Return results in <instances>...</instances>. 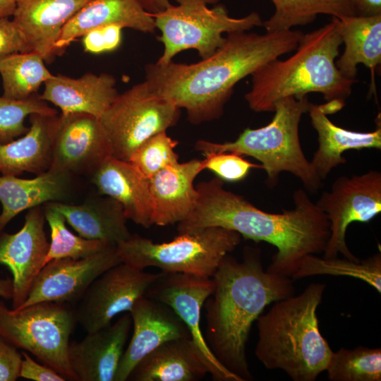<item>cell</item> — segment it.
Returning <instances> with one entry per match:
<instances>
[{
	"mask_svg": "<svg viewBox=\"0 0 381 381\" xmlns=\"http://www.w3.org/2000/svg\"><path fill=\"white\" fill-rule=\"evenodd\" d=\"M190 214L178 223L179 234L219 226L277 248L267 270L291 277L307 255L323 252L330 231L325 214L302 188L293 193L294 208L282 213L262 211L243 196L224 188L217 177L199 183Z\"/></svg>",
	"mask_w": 381,
	"mask_h": 381,
	"instance_id": "6da1fadb",
	"label": "cell"
},
{
	"mask_svg": "<svg viewBox=\"0 0 381 381\" xmlns=\"http://www.w3.org/2000/svg\"><path fill=\"white\" fill-rule=\"evenodd\" d=\"M303 35L292 30L232 32L214 54L197 63L146 64L145 80L155 92L185 109L190 123L210 121L222 116L236 83L295 50Z\"/></svg>",
	"mask_w": 381,
	"mask_h": 381,
	"instance_id": "7a4b0ae2",
	"label": "cell"
},
{
	"mask_svg": "<svg viewBox=\"0 0 381 381\" xmlns=\"http://www.w3.org/2000/svg\"><path fill=\"white\" fill-rule=\"evenodd\" d=\"M212 279L214 289L203 305L206 343L227 370L250 380L246 350L252 325L267 306L294 295L293 281L265 271L260 249L251 246L241 261L226 255Z\"/></svg>",
	"mask_w": 381,
	"mask_h": 381,
	"instance_id": "3957f363",
	"label": "cell"
},
{
	"mask_svg": "<svg viewBox=\"0 0 381 381\" xmlns=\"http://www.w3.org/2000/svg\"><path fill=\"white\" fill-rule=\"evenodd\" d=\"M341 44L336 17L303 35L293 55L267 62L250 75L251 89L245 95L248 107L255 112L273 111L279 99L310 92L322 94L327 102H344L356 80L345 78L336 66Z\"/></svg>",
	"mask_w": 381,
	"mask_h": 381,
	"instance_id": "277c9868",
	"label": "cell"
},
{
	"mask_svg": "<svg viewBox=\"0 0 381 381\" xmlns=\"http://www.w3.org/2000/svg\"><path fill=\"white\" fill-rule=\"evenodd\" d=\"M325 289L324 284L311 283L258 317L255 353L265 368L282 370L294 381H314L325 371L332 351L317 316Z\"/></svg>",
	"mask_w": 381,
	"mask_h": 381,
	"instance_id": "5b68a950",
	"label": "cell"
},
{
	"mask_svg": "<svg viewBox=\"0 0 381 381\" xmlns=\"http://www.w3.org/2000/svg\"><path fill=\"white\" fill-rule=\"evenodd\" d=\"M307 96L288 97L274 105V115L265 126L246 128L234 141L223 143L198 140L195 149L204 155L215 152H234L255 158L266 171V183L270 188L277 185L279 174L289 172L298 178L305 190L315 193L322 181L306 157L299 138V123L308 111Z\"/></svg>",
	"mask_w": 381,
	"mask_h": 381,
	"instance_id": "8992f818",
	"label": "cell"
},
{
	"mask_svg": "<svg viewBox=\"0 0 381 381\" xmlns=\"http://www.w3.org/2000/svg\"><path fill=\"white\" fill-rule=\"evenodd\" d=\"M241 241L238 233L211 226L179 234L165 243L131 234L118 243L116 250L121 262L138 269L155 267L165 272L211 278L224 257Z\"/></svg>",
	"mask_w": 381,
	"mask_h": 381,
	"instance_id": "52a82bcc",
	"label": "cell"
},
{
	"mask_svg": "<svg viewBox=\"0 0 381 381\" xmlns=\"http://www.w3.org/2000/svg\"><path fill=\"white\" fill-rule=\"evenodd\" d=\"M164 11L152 15L156 29L161 32L159 40L164 51L157 64H166L179 52L195 49L202 59L214 54L226 40L224 33L248 31L262 26L259 13L252 12L242 18L229 15L220 0H176Z\"/></svg>",
	"mask_w": 381,
	"mask_h": 381,
	"instance_id": "ba28073f",
	"label": "cell"
},
{
	"mask_svg": "<svg viewBox=\"0 0 381 381\" xmlns=\"http://www.w3.org/2000/svg\"><path fill=\"white\" fill-rule=\"evenodd\" d=\"M77 323L71 304L44 301L13 310L0 300V336L71 381H77L68 358Z\"/></svg>",
	"mask_w": 381,
	"mask_h": 381,
	"instance_id": "9c48e42d",
	"label": "cell"
},
{
	"mask_svg": "<svg viewBox=\"0 0 381 381\" xmlns=\"http://www.w3.org/2000/svg\"><path fill=\"white\" fill-rule=\"evenodd\" d=\"M180 109L155 92L145 80L119 93L99 118L111 156L128 162L144 141L177 123Z\"/></svg>",
	"mask_w": 381,
	"mask_h": 381,
	"instance_id": "30bf717a",
	"label": "cell"
},
{
	"mask_svg": "<svg viewBox=\"0 0 381 381\" xmlns=\"http://www.w3.org/2000/svg\"><path fill=\"white\" fill-rule=\"evenodd\" d=\"M315 204L329 223L323 258H334L341 253L344 258L358 260L346 245V229L352 222H368L381 212V173L370 170L338 177Z\"/></svg>",
	"mask_w": 381,
	"mask_h": 381,
	"instance_id": "8fae6325",
	"label": "cell"
},
{
	"mask_svg": "<svg viewBox=\"0 0 381 381\" xmlns=\"http://www.w3.org/2000/svg\"><path fill=\"white\" fill-rule=\"evenodd\" d=\"M158 275L123 262L109 268L90 284L75 304L77 322L87 332L108 326L115 316L131 310Z\"/></svg>",
	"mask_w": 381,
	"mask_h": 381,
	"instance_id": "7c38bea8",
	"label": "cell"
},
{
	"mask_svg": "<svg viewBox=\"0 0 381 381\" xmlns=\"http://www.w3.org/2000/svg\"><path fill=\"white\" fill-rule=\"evenodd\" d=\"M213 289L212 277L161 271L145 296L170 306L181 318L214 380L243 381L216 358L202 332V308Z\"/></svg>",
	"mask_w": 381,
	"mask_h": 381,
	"instance_id": "4fadbf2b",
	"label": "cell"
},
{
	"mask_svg": "<svg viewBox=\"0 0 381 381\" xmlns=\"http://www.w3.org/2000/svg\"><path fill=\"white\" fill-rule=\"evenodd\" d=\"M120 262L114 246L83 258L52 260L40 271L24 303L16 310L44 301L75 305L97 277Z\"/></svg>",
	"mask_w": 381,
	"mask_h": 381,
	"instance_id": "5bb4252c",
	"label": "cell"
},
{
	"mask_svg": "<svg viewBox=\"0 0 381 381\" xmlns=\"http://www.w3.org/2000/svg\"><path fill=\"white\" fill-rule=\"evenodd\" d=\"M111 156L110 142L99 118L85 113L59 114L50 169L91 176Z\"/></svg>",
	"mask_w": 381,
	"mask_h": 381,
	"instance_id": "9a60e30c",
	"label": "cell"
},
{
	"mask_svg": "<svg viewBox=\"0 0 381 381\" xmlns=\"http://www.w3.org/2000/svg\"><path fill=\"white\" fill-rule=\"evenodd\" d=\"M45 221L44 206H36L29 209L18 231L0 234V265L8 268L13 276V310L24 303L45 265L49 248Z\"/></svg>",
	"mask_w": 381,
	"mask_h": 381,
	"instance_id": "2e32d148",
	"label": "cell"
},
{
	"mask_svg": "<svg viewBox=\"0 0 381 381\" xmlns=\"http://www.w3.org/2000/svg\"><path fill=\"white\" fill-rule=\"evenodd\" d=\"M133 332L117 369L114 381H126L135 365L149 353L169 340L190 338L176 313L167 304L145 296L129 311Z\"/></svg>",
	"mask_w": 381,
	"mask_h": 381,
	"instance_id": "e0dca14e",
	"label": "cell"
},
{
	"mask_svg": "<svg viewBox=\"0 0 381 381\" xmlns=\"http://www.w3.org/2000/svg\"><path fill=\"white\" fill-rule=\"evenodd\" d=\"M132 326L129 314L114 324L70 341L68 358L77 381H114Z\"/></svg>",
	"mask_w": 381,
	"mask_h": 381,
	"instance_id": "ac0fdd59",
	"label": "cell"
},
{
	"mask_svg": "<svg viewBox=\"0 0 381 381\" xmlns=\"http://www.w3.org/2000/svg\"><path fill=\"white\" fill-rule=\"evenodd\" d=\"M90 0H16L13 15L30 52L47 63L56 54L55 44L64 25Z\"/></svg>",
	"mask_w": 381,
	"mask_h": 381,
	"instance_id": "d6986e66",
	"label": "cell"
},
{
	"mask_svg": "<svg viewBox=\"0 0 381 381\" xmlns=\"http://www.w3.org/2000/svg\"><path fill=\"white\" fill-rule=\"evenodd\" d=\"M202 170V161L192 159L168 165L148 179L153 225L178 224L190 214L198 198L193 182Z\"/></svg>",
	"mask_w": 381,
	"mask_h": 381,
	"instance_id": "ffe728a7",
	"label": "cell"
},
{
	"mask_svg": "<svg viewBox=\"0 0 381 381\" xmlns=\"http://www.w3.org/2000/svg\"><path fill=\"white\" fill-rule=\"evenodd\" d=\"M90 176L100 195L122 205L127 219L144 228L153 225L149 181L129 162L111 156Z\"/></svg>",
	"mask_w": 381,
	"mask_h": 381,
	"instance_id": "44dd1931",
	"label": "cell"
},
{
	"mask_svg": "<svg viewBox=\"0 0 381 381\" xmlns=\"http://www.w3.org/2000/svg\"><path fill=\"white\" fill-rule=\"evenodd\" d=\"M115 78L86 73L73 78L53 75L44 83L41 98L58 107L62 114L85 113L100 118L119 95Z\"/></svg>",
	"mask_w": 381,
	"mask_h": 381,
	"instance_id": "7402d4cb",
	"label": "cell"
},
{
	"mask_svg": "<svg viewBox=\"0 0 381 381\" xmlns=\"http://www.w3.org/2000/svg\"><path fill=\"white\" fill-rule=\"evenodd\" d=\"M111 25L144 33L156 30L154 17L136 0H90L63 27L55 44L57 56L76 38L94 28Z\"/></svg>",
	"mask_w": 381,
	"mask_h": 381,
	"instance_id": "603a6c76",
	"label": "cell"
},
{
	"mask_svg": "<svg viewBox=\"0 0 381 381\" xmlns=\"http://www.w3.org/2000/svg\"><path fill=\"white\" fill-rule=\"evenodd\" d=\"M59 116L30 114V126L26 133L9 143H0L2 175L18 176L30 172L37 176L51 169Z\"/></svg>",
	"mask_w": 381,
	"mask_h": 381,
	"instance_id": "cb8c5ba5",
	"label": "cell"
},
{
	"mask_svg": "<svg viewBox=\"0 0 381 381\" xmlns=\"http://www.w3.org/2000/svg\"><path fill=\"white\" fill-rule=\"evenodd\" d=\"M61 213L79 236L116 246L128 238L130 233L122 205L109 196H96L80 205L62 202L44 204Z\"/></svg>",
	"mask_w": 381,
	"mask_h": 381,
	"instance_id": "d4e9b609",
	"label": "cell"
},
{
	"mask_svg": "<svg viewBox=\"0 0 381 381\" xmlns=\"http://www.w3.org/2000/svg\"><path fill=\"white\" fill-rule=\"evenodd\" d=\"M73 176L49 169L33 179L0 176V234L21 212L49 202H62L70 194Z\"/></svg>",
	"mask_w": 381,
	"mask_h": 381,
	"instance_id": "484cf974",
	"label": "cell"
},
{
	"mask_svg": "<svg viewBox=\"0 0 381 381\" xmlns=\"http://www.w3.org/2000/svg\"><path fill=\"white\" fill-rule=\"evenodd\" d=\"M308 112L318 135V148L310 163L322 181L334 168L346 163L342 156L344 152L370 148L381 150L380 117L375 131L358 132L336 126L328 119L321 104L309 103Z\"/></svg>",
	"mask_w": 381,
	"mask_h": 381,
	"instance_id": "4316f807",
	"label": "cell"
},
{
	"mask_svg": "<svg viewBox=\"0 0 381 381\" xmlns=\"http://www.w3.org/2000/svg\"><path fill=\"white\" fill-rule=\"evenodd\" d=\"M209 373L191 338L164 342L146 355L133 368L128 380L198 381Z\"/></svg>",
	"mask_w": 381,
	"mask_h": 381,
	"instance_id": "83f0119b",
	"label": "cell"
},
{
	"mask_svg": "<svg viewBox=\"0 0 381 381\" xmlns=\"http://www.w3.org/2000/svg\"><path fill=\"white\" fill-rule=\"evenodd\" d=\"M339 19L344 51L335 61L345 78L355 80L357 66L363 64L370 71V92L376 97L375 71L381 62V15L349 16Z\"/></svg>",
	"mask_w": 381,
	"mask_h": 381,
	"instance_id": "f1b7e54d",
	"label": "cell"
},
{
	"mask_svg": "<svg viewBox=\"0 0 381 381\" xmlns=\"http://www.w3.org/2000/svg\"><path fill=\"white\" fill-rule=\"evenodd\" d=\"M275 11L262 26L267 32L291 30L293 27L306 25L318 15H330L341 18L355 16L349 0H272Z\"/></svg>",
	"mask_w": 381,
	"mask_h": 381,
	"instance_id": "f546056e",
	"label": "cell"
},
{
	"mask_svg": "<svg viewBox=\"0 0 381 381\" xmlns=\"http://www.w3.org/2000/svg\"><path fill=\"white\" fill-rule=\"evenodd\" d=\"M37 52L11 54L0 61L3 96L23 99L37 93L40 86L53 74Z\"/></svg>",
	"mask_w": 381,
	"mask_h": 381,
	"instance_id": "4dcf8cb0",
	"label": "cell"
},
{
	"mask_svg": "<svg viewBox=\"0 0 381 381\" xmlns=\"http://www.w3.org/2000/svg\"><path fill=\"white\" fill-rule=\"evenodd\" d=\"M327 274L347 276L359 279L381 293V253L380 250L363 260L319 258L314 254L307 255L301 260L291 278Z\"/></svg>",
	"mask_w": 381,
	"mask_h": 381,
	"instance_id": "1f68e13d",
	"label": "cell"
},
{
	"mask_svg": "<svg viewBox=\"0 0 381 381\" xmlns=\"http://www.w3.org/2000/svg\"><path fill=\"white\" fill-rule=\"evenodd\" d=\"M325 370L331 381H380L381 349L341 348L332 351Z\"/></svg>",
	"mask_w": 381,
	"mask_h": 381,
	"instance_id": "d6a6232c",
	"label": "cell"
},
{
	"mask_svg": "<svg viewBox=\"0 0 381 381\" xmlns=\"http://www.w3.org/2000/svg\"><path fill=\"white\" fill-rule=\"evenodd\" d=\"M44 209L51 233L45 264L58 258H85L112 246L102 241L87 239L73 234L66 227V219L61 213L45 205Z\"/></svg>",
	"mask_w": 381,
	"mask_h": 381,
	"instance_id": "836d02e7",
	"label": "cell"
},
{
	"mask_svg": "<svg viewBox=\"0 0 381 381\" xmlns=\"http://www.w3.org/2000/svg\"><path fill=\"white\" fill-rule=\"evenodd\" d=\"M32 114L55 115L59 112L38 93L23 99L0 96V143H9L26 133L29 127L24 121Z\"/></svg>",
	"mask_w": 381,
	"mask_h": 381,
	"instance_id": "e575fe53",
	"label": "cell"
},
{
	"mask_svg": "<svg viewBox=\"0 0 381 381\" xmlns=\"http://www.w3.org/2000/svg\"><path fill=\"white\" fill-rule=\"evenodd\" d=\"M177 144L166 131L159 133L144 141L128 162L149 179L167 166L179 162V155L174 150Z\"/></svg>",
	"mask_w": 381,
	"mask_h": 381,
	"instance_id": "d590c367",
	"label": "cell"
},
{
	"mask_svg": "<svg viewBox=\"0 0 381 381\" xmlns=\"http://www.w3.org/2000/svg\"><path fill=\"white\" fill-rule=\"evenodd\" d=\"M205 156V159L202 160L204 169L211 171L223 181H240L252 169H262L260 164H253L234 152H210Z\"/></svg>",
	"mask_w": 381,
	"mask_h": 381,
	"instance_id": "8d00e7d4",
	"label": "cell"
},
{
	"mask_svg": "<svg viewBox=\"0 0 381 381\" xmlns=\"http://www.w3.org/2000/svg\"><path fill=\"white\" fill-rule=\"evenodd\" d=\"M123 28L119 25H111L90 30L82 37L84 50L100 54L116 49L121 43Z\"/></svg>",
	"mask_w": 381,
	"mask_h": 381,
	"instance_id": "74e56055",
	"label": "cell"
},
{
	"mask_svg": "<svg viewBox=\"0 0 381 381\" xmlns=\"http://www.w3.org/2000/svg\"><path fill=\"white\" fill-rule=\"evenodd\" d=\"M29 52L24 37L13 19L0 18V61L13 54Z\"/></svg>",
	"mask_w": 381,
	"mask_h": 381,
	"instance_id": "f35d334b",
	"label": "cell"
},
{
	"mask_svg": "<svg viewBox=\"0 0 381 381\" xmlns=\"http://www.w3.org/2000/svg\"><path fill=\"white\" fill-rule=\"evenodd\" d=\"M22 358L18 348L0 336V381H15L19 377Z\"/></svg>",
	"mask_w": 381,
	"mask_h": 381,
	"instance_id": "ab89813d",
	"label": "cell"
},
{
	"mask_svg": "<svg viewBox=\"0 0 381 381\" xmlns=\"http://www.w3.org/2000/svg\"><path fill=\"white\" fill-rule=\"evenodd\" d=\"M23 356L19 377L34 381H66V378L53 368L35 361L25 351Z\"/></svg>",
	"mask_w": 381,
	"mask_h": 381,
	"instance_id": "60d3db41",
	"label": "cell"
},
{
	"mask_svg": "<svg viewBox=\"0 0 381 381\" xmlns=\"http://www.w3.org/2000/svg\"><path fill=\"white\" fill-rule=\"evenodd\" d=\"M356 16H374L381 15V0H349Z\"/></svg>",
	"mask_w": 381,
	"mask_h": 381,
	"instance_id": "b9f144b4",
	"label": "cell"
},
{
	"mask_svg": "<svg viewBox=\"0 0 381 381\" xmlns=\"http://www.w3.org/2000/svg\"><path fill=\"white\" fill-rule=\"evenodd\" d=\"M147 13L155 15L164 11L171 4L169 0H136Z\"/></svg>",
	"mask_w": 381,
	"mask_h": 381,
	"instance_id": "7bdbcfd3",
	"label": "cell"
},
{
	"mask_svg": "<svg viewBox=\"0 0 381 381\" xmlns=\"http://www.w3.org/2000/svg\"><path fill=\"white\" fill-rule=\"evenodd\" d=\"M13 292V286L12 279L0 277V297L6 300H11Z\"/></svg>",
	"mask_w": 381,
	"mask_h": 381,
	"instance_id": "ee69618b",
	"label": "cell"
},
{
	"mask_svg": "<svg viewBox=\"0 0 381 381\" xmlns=\"http://www.w3.org/2000/svg\"><path fill=\"white\" fill-rule=\"evenodd\" d=\"M16 9V0H0V18L13 16Z\"/></svg>",
	"mask_w": 381,
	"mask_h": 381,
	"instance_id": "f6af8a7d",
	"label": "cell"
}]
</instances>
